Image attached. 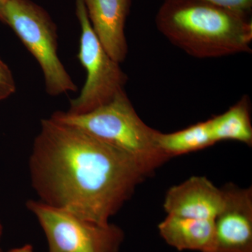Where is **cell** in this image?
<instances>
[{
	"label": "cell",
	"instance_id": "9c48e42d",
	"mask_svg": "<svg viewBox=\"0 0 252 252\" xmlns=\"http://www.w3.org/2000/svg\"><path fill=\"white\" fill-rule=\"evenodd\" d=\"M94 34L107 54L121 63L127 56L125 34L130 0H84Z\"/></svg>",
	"mask_w": 252,
	"mask_h": 252
},
{
	"label": "cell",
	"instance_id": "5b68a950",
	"mask_svg": "<svg viewBox=\"0 0 252 252\" xmlns=\"http://www.w3.org/2000/svg\"><path fill=\"white\" fill-rule=\"evenodd\" d=\"M28 210L36 217L47 240L48 252H119L124 231L114 223H98L30 200Z\"/></svg>",
	"mask_w": 252,
	"mask_h": 252
},
{
	"label": "cell",
	"instance_id": "ba28073f",
	"mask_svg": "<svg viewBox=\"0 0 252 252\" xmlns=\"http://www.w3.org/2000/svg\"><path fill=\"white\" fill-rule=\"evenodd\" d=\"M225 203L223 189L205 177H192L169 189L164 209L167 215L215 220Z\"/></svg>",
	"mask_w": 252,
	"mask_h": 252
},
{
	"label": "cell",
	"instance_id": "5bb4252c",
	"mask_svg": "<svg viewBox=\"0 0 252 252\" xmlns=\"http://www.w3.org/2000/svg\"><path fill=\"white\" fill-rule=\"evenodd\" d=\"M201 1L211 3L212 4L248 15V16L252 9V0H201Z\"/></svg>",
	"mask_w": 252,
	"mask_h": 252
},
{
	"label": "cell",
	"instance_id": "9a60e30c",
	"mask_svg": "<svg viewBox=\"0 0 252 252\" xmlns=\"http://www.w3.org/2000/svg\"><path fill=\"white\" fill-rule=\"evenodd\" d=\"M0 252H4L0 248ZM9 252H34L31 245H25V246L12 249Z\"/></svg>",
	"mask_w": 252,
	"mask_h": 252
},
{
	"label": "cell",
	"instance_id": "7c38bea8",
	"mask_svg": "<svg viewBox=\"0 0 252 252\" xmlns=\"http://www.w3.org/2000/svg\"><path fill=\"white\" fill-rule=\"evenodd\" d=\"M158 148L168 158L197 152L215 144L210 119L177 132L157 136Z\"/></svg>",
	"mask_w": 252,
	"mask_h": 252
},
{
	"label": "cell",
	"instance_id": "8fae6325",
	"mask_svg": "<svg viewBox=\"0 0 252 252\" xmlns=\"http://www.w3.org/2000/svg\"><path fill=\"white\" fill-rule=\"evenodd\" d=\"M250 99L243 96L228 111L210 119L212 135L215 143L234 140L252 145V126Z\"/></svg>",
	"mask_w": 252,
	"mask_h": 252
},
{
	"label": "cell",
	"instance_id": "30bf717a",
	"mask_svg": "<svg viewBox=\"0 0 252 252\" xmlns=\"http://www.w3.org/2000/svg\"><path fill=\"white\" fill-rule=\"evenodd\" d=\"M214 220L167 215L159 223V233L170 246L179 251L211 252L215 237Z\"/></svg>",
	"mask_w": 252,
	"mask_h": 252
},
{
	"label": "cell",
	"instance_id": "2e32d148",
	"mask_svg": "<svg viewBox=\"0 0 252 252\" xmlns=\"http://www.w3.org/2000/svg\"><path fill=\"white\" fill-rule=\"evenodd\" d=\"M5 0H0V21H2V11Z\"/></svg>",
	"mask_w": 252,
	"mask_h": 252
},
{
	"label": "cell",
	"instance_id": "e0dca14e",
	"mask_svg": "<svg viewBox=\"0 0 252 252\" xmlns=\"http://www.w3.org/2000/svg\"><path fill=\"white\" fill-rule=\"evenodd\" d=\"M3 230H4V228H3L2 223H1V220H0V239L2 236Z\"/></svg>",
	"mask_w": 252,
	"mask_h": 252
},
{
	"label": "cell",
	"instance_id": "277c9868",
	"mask_svg": "<svg viewBox=\"0 0 252 252\" xmlns=\"http://www.w3.org/2000/svg\"><path fill=\"white\" fill-rule=\"evenodd\" d=\"M1 22L13 30L39 63L49 95L77 91L60 59L57 27L45 10L32 0H5Z\"/></svg>",
	"mask_w": 252,
	"mask_h": 252
},
{
	"label": "cell",
	"instance_id": "3957f363",
	"mask_svg": "<svg viewBox=\"0 0 252 252\" xmlns=\"http://www.w3.org/2000/svg\"><path fill=\"white\" fill-rule=\"evenodd\" d=\"M53 119L84 131L97 140L157 168L170 158L158 148L159 131L140 119L125 91L90 112L70 114L57 111Z\"/></svg>",
	"mask_w": 252,
	"mask_h": 252
},
{
	"label": "cell",
	"instance_id": "52a82bcc",
	"mask_svg": "<svg viewBox=\"0 0 252 252\" xmlns=\"http://www.w3.org/2000/svg\"><path fill=\"white\" fill-rule=\"evenodd\" d=\"M224 206L214 220L211 252H252V190L228 185Z\"/></svg>",
	"mask_w": 252,
	"mask_h": 252
},
{
	"label": "cell",
	"instance_id": "6da1fadb",
	"mask_svg": "<svg viewBox=\"0 0 252 252\" xmlns=\"http://www.w3.org/2000/svg\"><path fill=\"white\" fill-rule=\"evenodd\" d=\"M28 165L37 200L103 224L155 170L51 117L41 120Z\"/></svg>",
	"mask_w": 252,
	"mask_h": 252
},
{
	"label": "cell",
	"instance_id": "4fadbf2b",
	"mask_svg": "<svg viewBox=\"0 0 252 252\" xmlns=\"http://www.w3.org/2000/svg\"><path fill=\"white\" fill-rule=\"evenodd\" d=\"M16 81L9 66L0 59V101L9 98L16 92Z\"/></svg>",
	"mask_w": 252,
	"mask_h": 252
},
{
	"label": "cell",
	"instance_id": "7a4b0ae2",
	"mask_svg": "<svg viewBox=\"0 0 252 252\" xmlns=\"http://www.w3.org/2000/svg\"><path fill=\"white\" fill-rule=\"evenodd\" d=\"M248 16L201 0H165L156 24L187 54L211 59L251 52L252 23Z\"/></svg>",
	"mask_w": 252,
	"mask_h": 252
},
{
	"label": "cell",
	"instance_id": "8992f818",
	"mask_svg": "<svg viewBox=\"0 0 252 252\" xmlns=\"http://www.w3.org/2000/svg\"><path fill=\"white\" fill-rule=\"evenodd\" d=\"M81 33L78 59L86 69V80L80 94L70 101L68 114L90 112L112 101L124 90L127 77L104 49L94 34L84 0H75Z\"/></svg>",
	"mask_w": 252,
	"mask_h": 252
}]
</instances>
